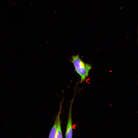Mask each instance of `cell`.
Returning a JSON list of instances; mask_svg holds the SVG:
<instances>
[{"instance_id": "cell-2", "label": "cell", "mask_w": 138, "mask_h": 138, "mask_svg": "<svg viewBox=\"0 0 138 138\" xmlns=\"http://www.w3.org/2000/svg\"><path fill=\"white\" fill-rule=\"evenodd\" d=\"M74 99V97L71 100L69 107L67 124L65 134V138H72L73 130L72 108Z\"/></svg>"}, {"instance_id": "cell-1", "label": "cell", "mask_w": 138, "mask_h": 138, "mask_svg": "<svg viewBox=\"0 0 138 138\" xmlns=\"http://www.w3.org/2000/svg\"><path fill=\"white\" fill-rule=\"evenodd\" d=\"M70 61L73 64L75 71L81 77L80 82H83L88 76L89 72L92 68V66L83 61L79 54L72 56Z\"/></svg>"}, {"instance_id": "cell-4", "label": "cell", "mask_w": 138, "mask_h": 138, "mask_svg": "<svg viewBox=\"0 0 138 138\" xmlns=\"http://www.w3.org/2000/svg\"><path fill=\"white\" fill-rule=\"evenodd\" d=\"M57 124V116H56L54 123L50 132L49 138H55Z\"/></svg>"}, {"instance_id": "cell-3", "label": "cell", "mask_w": 138, "mask_h": 138, "mask_svg": "<svg viewBox=\"0 0 138 138\" xmlns=\"http://www.w3.org/2000/svg\"><path fill=\"white\" fill-rule=\"evenodd\" d=\"M62 100L61 102L59 110L57 116V124L56 132L55 138H63L62 134L61 128V123L60 118V115L62 108Z\"/></svg>"}]
</instances>
